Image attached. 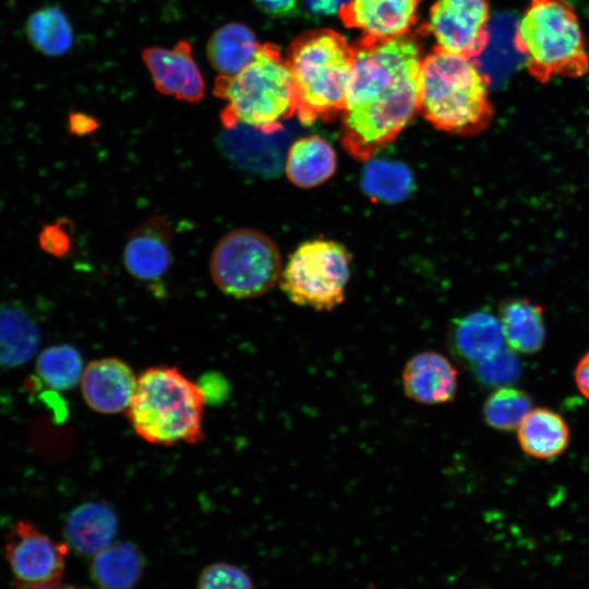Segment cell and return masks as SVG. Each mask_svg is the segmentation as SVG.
Wrapping results in <instances>:
<instances>
[{"label":"cell","instance_id":"11","mask_svg":"<svg viewBox=\"0 0 589 589\" xmlns=\"http://www.w3.org/2000/svg\"><path fill=\"white\" fill-rule=\"evenodd\" d=\"M143 61L161 94L190 103L202 99L205 84L189 43L146 48Z\"/></svg>","mask_w":589,"mask_h":589},{"label":"cell","instance_id":"7","mask_svg":"<svg viewBox=\"0 0 589 589\" xmlns=\"http://www.w3.org/2000/svg\"><path fill=\"white\" fill-rule=\"evenodd\" d=\"M209 271L213 281L225 294L238 299L259 297L279 279L280 252L263 232L239 228L217 242Z\"/></svg>","mask_w":589,"mask_h":589},{"label":"cell","instance_id":"19","mask_svg":"<svg viewBox=\"0 0 589 589\" xmlns=\"http://www.w3.org/2000/svg\"><path fill=\"white\" fill-rule=\"evenodd\" d=\"M498 317L510 349L525 354L542 349L546 330L540 304L527 298L509 299L501 305Z\"/></svg>","mask_w":589,"mask_h":589},{"label":"cell","instance_id":"3","mask_svg":"<svg viewBox=\"0 0 589 589\" xmlns=\"http://www.w3.org/2000/svg\"><path fill=\"white\" fill-rule=\"evenodd\" d=\"M205 396L179 369L159 365L137 376L128 419L142 440L154 445L195 444L203 440Z\"/></svg>","mask_w":589,"mask_h":589},{"label":"cell","instance_id":"28","mask_svg":"<svg viewBox=\"0 0 589 589\" xmlns=\"http://www.w3.org/2000/svg\"><path fill=\"white\" fill-rule=\"evenodd\" d=\"M479 378L490 385H505L515 381L520 371L516 356L502 348L494 354L477 363Z\"/></svg>","mask_w":589,"mask_h":589},{"label":"cell","instance_id":"14","mask_svg":"<svg viewBox=\"0 0 589 589\" xmlns=\"http://www.w3.org/2000/svg\"><path fill=\"white\" fill-rule=\"evenodd\" d=\"M137 377L128 363L118 358L89 362L81 377L82 395L88 407L99 413L127 411Z\"/></svg>","mask_w":589,"mask_h":589},{"label":"cell","instance_id":"18","mask_svg":"<svg viewBox=\"0 0 589 589\" xmlns=\"http://www.w3.org/2000/svg\"><path fill=\"white\" fill-rule=\"evenodd\" d=\"M337 156L328 141L318 135L301 137L290 146L285 170L288 179L302 189L315 188L336 171Z\"/></svg>","mask_w":589,"mask_h":589},{"label":"cell","instance_id":"8","mask_svg":"<svg viewBox=\"0 0 589 589\" xmlns=\"http://www.w3.org/2000/svg\"><path fill=\"white\" fill-rule=\"evenodd\" d=\"M351 257L341 243L315 239L290 254L279 276L285 294L296 304L332 310L345 299Z\"/></svg>","mask_w":589,"mask_h":589},{"label":"cell","instance_id":"4","mask_svg":"<svg viewBox=\"0 0 589 589\" xmlns=\"http://www.w3.org/2000/svg\"><path fill=\"white\" fill-rule=\"evenodd\" d=\"M528 73L545 84L553 76L589 72V55L578 15L565 0H530L513 37Z\"/></svg>","mask_w":589,"mask_h":589},{"label":"cell","instance_id":"30","mask_svg":"<svg viewBox=\"0 0 589 589\" xmlns=\"http://www.w3.org/2000/svg\"><path fill=\"white\" fill-rule=\"evenodd\" d=\"M39 244L49 254L61 256L68 252L71 242L67 229L60 223H56L40 231Z\"/></svg>","mask_w":589,"mask_h":589},{"label":"cell","instance_id":"20","mask_svg":"<svg viewBox=\"0 0 589 589\" xmlns=\"http://www.w3.org/2000/svg\"><path fill=\"white\" fill-rule=\"evenodd\" d=\"M260 46L250 27L231 22L221 25L212 34L206 45V55L220 77H227L247 67Z\"/></svg>","mask_w":589,"mask_h":589},{"label":"cell","instance_id":"22","mask_svg":"<svg viewBox=\"0 0 589 589\" xmlns=\"http://www.w3.org/2000/svg\"><path fill=\"white\" fill-rule=\"evenodd\" d=\"M453 342L458 354L470 362L489 358L505 342L500 317L485 310L462 316L454 326Z\"/></svg>","mask_w":589,"mask_h":589},{"label":"cell","instance_id":"27","mask_svg":"<svg viewBox=\"0 0 589 589\" xmlns=\"http://www.w3.org/2000/svg\"><path fill=\"white\" fill-rule=\"evenodd\" d=\"M364 184L372 194L386 200H397L406 195L410 176L405 167L377 163L368 169Z\"/></svg>","mask_w":589,"mask_h":589},{"label":"cell","instance_id":"34","mask_svg":"<svg viewBox=\"0 0 589 589\" xmlns=\"http://www.w3.org/2000/svg\"><path fill=\"white\" fill-rule=\"evenodd\" d=\"M93 119L86 115L74 113L70 117V130L75 134H85L93 130Z\"/></svg>","mask_w":589,"mask_h":589},{"label":"cell","instance_id":"1","mask_svg":"<svg viewBox=\"0 0 589 589\" xmlns=\"http://www.w3.org/2000/svg\"><path fill=\"white\" fill-rule=\"evenodd\" d=\"M419 44L409 34L390 39H361L342 110L341 142L366 160L393 142L419 109Z\"/></svg>","mask_w":589,"mask_h":589},{"label":"cell","instance_id":"25","mask_svg":"<svg viewBox=\"0 0 589 589\" xmlns=\"http://www.w3.org/2000/svg\"><path fill=\"white\" fill-rule=\"evenodd\" d=\"M28 34L38 50L50 56L62 55L73 45L72 26L58 8H46L32 15Z\"/></svg>","mask_w":589,"mask_h":589},{"label":"cell","instance_id":"5","mask_svg":"<svg viewBox=\"0 0 589 589\" xmlns=\"http://www.w3.org/2000/svg\"><path fill=\"white\" fill-rule=\"evenodd\" d=\"M296 91V115L303 123L342 112L353 62V46L322 28L300 35L287 58Z\"/></svg>","mask_w":589,"mask_h":589},{"label":"cell","instance_id":"17","mask_svg":"<svg viewBox=\"0 0 589 589\" xmlns=\"http://www.w3.org/2000/svg\"><path fill=\"white\" fill-rule=\"evenodd\" d=\"M522 452L536 459H552L562 455L569 444L570 432L565 419L556 411L539 407L531 409L517 429Z\"/></svg>","mask_w":589,"mask_h":589},{"label":"cell","instance_id":"12","mask_svg":"<svg viewBox=\"0 0 589 589\" xmlns=\"http://www.w3.org/2000/svg\"><path fill=\"white\" fill-rule=\"evenodd\" d=\"M421 0H349L338 15L363 39H390L409 34Z\"/></svg>","mask_w":589,"mask_h":589},{"label":"cell","instance_id":"10","mask_svg":"<svg viewBox=\"0 0 589 589\" xmlns=\"http://www.w3.org/2000/svg\"><path fill=\"white\" fill-rule=\"evenodd\" d=\"M488 0H437L430 10L428 28L436 48L470 59L488 47Z\"/></svg>","mask_w":589,"mask_h":589},{"label":"cell","instance_id":"29","mask_svg":"<svg viewBox=\"0 0 589 589\" xmlns=\"http://www.w3.org/2000/svg\"><path fill=\"white\" fill-rule=\"evenodd\" d=\"M197 589H253V584L241 568L227 563H216L203 569Z\"/></svg>","mask_w":589,"mask_h":589},{"label":"cell","instance_id":"26","mask_svg":"<svg viewBox=\"0 0 589 589\" xmlns=\"http://www.w3.org/2000/svg\"><path fill=\"white\" fill-rule=\"evenodd\" d=\"M531 409L532 401L526 392L504 386L497 388L486 398L483 406V417L491 428L509 432L518 429Z\"/></svg>","mask_w":589,"mask_h":589},{"label":"cell","instance_id":"31","mask_svg":"<svg viewBox=\"0 0 589 589\" xmlns=\"http://www.w3.org/2000/svg\"><path fill=\"white\" fill-rule=\"evenodd\" d=\"M264 13L280 17L292 13L299 0H252Z\"/></svg>","mask_w":589,"mask_h":589},{"label":"cell","instance_id":"16","mask_svg":"<svg viewBox=\"0 0 589 589\" xmlns=\"http://www.w3.org/2000/svg\"><path fill=\"white\" fill-rule=\"evenodd\" d=\"M117 527V517L110 507L96 502L86 503L68 515L65 543L77 554L93 557L112 543Z\"/></svg>","mask_w":589,"mask_h":589},{"label":"cell","instance_id":"21","mask_svg":"<svg viewBox=\"0 0 589 589\" xmlns=\"http://www.w3.org/2000/svg\"><path fill=\"white\" fill-rule=\"evenodd\" d=\"M39 328L29 313L14 304L0 305V366L16 368L36 353Z\"/></svg>","mask_w":589,"mask_h":589},{"label":"cell","instance_id":"35","mask_svg":"<svg viewBox=\"0 0 589 589\" xmlns=\"http://www.w3.org/2000/svg\"><path fill=\"white\" fill-rule=\"evenodd\" d=\"M40 589H87V588H84V587H77V586H73V585H69V584H57V585H52V586H47V587H44V588H40Z\"/></svg>","mask_w":589,"mask_h":589},{"label":"cell","instance_id":"13","mask_svg":"<svg viewBox=\"0 0 589 589\" xmlns=\"http://www.w3.org/2000/svg\"><path fill=\"white\" fill-rule=\"evenodd\" d=\"M172 233L163 217H152L128 238L123 250L127 272L145 284L159 283L172 263Z\"/></svg>","mask_w":589,"mask_h":589},{"label":"cell","instance_id":"24","mask_svg":"<svg viewBox=\"0 0 589 589\" xmlns=\"http://www.w3.org/2000/svg\"><path fill=\"white\" fill-rule=\"evenodd\" d=\"M35 371L39 383L64 392L81 382L84 366L77 349L70 345H56L39 353Z\"/></svg>","mask_w":589,"mask_h":589},{"label":"cell","instance_id":"23","mask_svg":"<svg viewBox=\"0 0 589 589\" xmlns=\"http://www.w3.org/2000/svg\"><path fill=\"white\" fill-rule=\"evenodd\" d=\"M92 558L91 576L101 589H133L144 568L140 551L129 542L111 543Z\"/></svg>","mask_w":589,"mask_h":589},{"label":"cell","instance_id":"32","mask_svg":"<svg viewBox=\"0 0 589 589\" xmlns=\"http://www.w3.org/2000/svg\"><path fill=\"white\" fill-rule=\"evenodd\" d=\"M349 0H304L306 8L320 15L338 14Z\"/></svg>","mask_w":589,"mask_h":589},{"label":"cell","instance_id":"6","mask_svg":"<svg viewBox=\"0 0 589 589\" xmlns=\"http://www.w3.org/2000/svg\"><path fill=\"white\" fill-rule=\"evenodd\" d=\"M216 94L226 101L223 122L242 123L269 133L296 115V91L287 59L272 44L261 45L252 61L238 73L220 77Z\"/></svg>","mask_w":589,"mask_h":589},{"label":"cell","instance_id":"2","mask_svg":"<svg viewBox=\"0 0 589 589\" xmlns=\"http://www.w3.org/2000/svg\"><path fill=\"white\" fill-rule=\"evenodd\" d=\"M437 130L470 136L489 128L490 82L474 59L434 48L419 74V109Z\"/></svg>","mask_w":589,"mask_h":589},{"label":"cell","instance_id":"33","mask_svg":"<svg viewBox=\"0 0 589 589\" xmlns=\"http://www.w3.org/2000/svg\"><path fill=\"white\" fill-rule=\"evenodd\" d=\"M575 383L581 395L589 400V351L579 359L575 368Z\"/></svg>","mask_w":589,"mask_h":589},{"label":"cell","instance_id":"15","mask_svg":"<svg viewBox=\"0 0 589 589\" xmlns=\"http://www.w3.org/2000/svg\"><path fill=\"white\" fill-rule=\"evenodd\" d=\"M402 387L410 399L424 405H441L454 399L457 371L452 362L435 351L417 353L405 365Z\"/></svg>","mask_w":589,"mask_h":589},{"label":"cell","instance_id":"9","mask_svg":"<svg viewBox=\"0 0 589 589\" xmlns=\"http://www.w3.org/2000/svg\"><path fill=\"white\" fill-rule=\"evenodd\" d=\"M69 546L19 520L5 537L4 557L15 589H40L60 584Z\"/></svg>","mask_w":589,"mask_h":589}]
</instances>
